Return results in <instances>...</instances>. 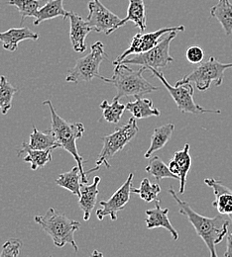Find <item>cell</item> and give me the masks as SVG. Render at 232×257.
Segmentation results:
<instances>
[{
    "label": "cell",
    "mask_w": 232,
    "mask_h": 257,
    "mask_svg": "<svg viewBox=\"0 0 232 257\" xmlns=\"http://www.w3.org/2000/svg\"><path fill=\"white\" fill-rule=\"evenodd\" d=\"M169 193L175 199L179 206L180 214L187 217L189 222L193 225L199 237L204 241L209 255L217 257L215 249L216 244L220 243L224 236L228 233V226L230 225L229 217L220 215L214 218H207L198 214L186 201L181 200L173 188L169 189Z\"/></svg>",
    "instance_id": "6da1fadb"
},
{
    "label": "cell",
    "mask_w": 232,
    "mask_h": 257,
    "mask_svg": "<svg viewBox=\"0 0 232 257\" xmlns=\"http://www.w3.org/2000/svg\"><path fill=\"white\" fill-rule=\"evenodd\" d=\"M44 105L48 106L51 112V119H52V126H51V133L54 135L57 143L60 147L66 150L68 154H70L75 161L78 162V166L81 171L82 175V182L83 184L89 183L88 174L84 169V162L85 159L79 155L76 141L80 140L86 128L82 123H69L63 119L56 111L55 107L51 100H46L43 102Z\"/></svg>",
    "instance_id": "7a4b0ae2"
},
{
    "label": "cell",
    "mask_w": 232,
    "mask_h": 257,
    "mask_svg": "<svg viewBox=\"0 0 232 257\" xmlns=\"http://www.w3.org/2000/svg\"><path fill=\"white\" fill-rule=\"evenodd\" d=\"M146 69L140 67L134 70L128 64H118L115 65L113 76L111 78L103 77V81L111 83L116 88L115 99L122 97H142L158 89L157 86L152 85L142 75Z\"/></svg>",
    "instance_id": "3957f363"
},
{
    "label": "cell",
    "mask_w": 232,
    "mask_h": 257,
    "mask_svg": "<svg viewBox=\"0 0 232 257\" xmlns=\"http://www.w3.org/2000/svg\"><path fill=\"white\" fill-rule=\"evenodd\" d=\"M34 220L52 237L57 247L70 244L75 252L79 251V246L74 240V232L81 227L80 222L67 218L65 214L54 208H50L43 216H36Z\"/></svg>",
    "instance_id": "277c9868"
},
{
    "label": "cell",
    "mask_w": 232,
    "mask_h": 257,
    "mask_svg": "<svg viewBox=\"0 0 232 257\" xmlns=\"http://www.w3.org/2000/svg\"><path fill=\"white\" fill-rule=\"evenodd\" d=\"M138 131L139 128L137 126L136 120L132 117L126 124L122 125L119 128H115V131L112 134L102 137L101 141L103 143V147L100 152L99 159L96 162L97 165L96 167L90 169L87 172V174L100 170L102 165L109 168V160L112 159L118 152L123 150L131 142V140L137 135Z\"/></svg>",
    "instance_id": "5b68a950"
},
{
    "label": "cell",
    "mask_w": 232,
    "mask_h": 257,
    "mask_svg": "<svg viewBox=\"0 0 232 257\" xmlns=\"http://www.w3.org/2000/svg\"><path fill=\"white\" fill-rule=\"evenodd\" d=\"M108 56L104 52V45L98 41L91 47V53L76 61L74 66L67 71L66 81L70 83L91 82L94 78L103 79L100 75V66Z\"/></svg>",
    "instance_id": "8992f818"
},
{
    "label": "cell",
    "mask_w": 232,
    "mask_h": 257,
    "mask_svg": "<svg viewBox=\"0 0 232 257\" xmlns=\"http://www.w3.org/2000/svg\"><path fill=\"white\" fill-rule=\"evenodd\" d=\"M232 68V64H222L215 58L211 57L208 61L201 63L195 70L177 81L176 84L195 83L199 91H206L210 88L212 82L220 86L223 82L224 71Z\"/></svg>",
    "instance_id": "52a82bcc"
},
{
    "label": "cell",
    "mask_w": 232,
    "mask_h": 257,
    "mask_svg": "<svg viewBox=\"0 0 232 257\" xmlns=\"http://www.w3.org/2000/svg\"><path fill=\"white\" fill-rule=\"evenodd\" d=\"M149 70L152 71L153 75L160 79V81L163 83V85L167 88L169 91L170 95L174 99V101L177 104L178 109L182 113H191V114H204V113H213V114H220V110H213V109H206L199 104L196 103L195 101V89L192 85V83L187 82L183 84H176L175 86L171 85L166 77L164 76V73L159 71L158 69L155 68H150Z\"/></svg>",
    "instance_id": "ba28073f"
},
{
    "label": "cell",
    "mask_w": 232,
    "mask_h": 257,
    "mask_svg": "<svg viewBox=\"0 0 232 257\" xmlns=\"http://www.w3.org/2000/svg\"><path fill=\"white\" fill-rule=\"evenodd\" d=\"M177 31L169 33L164 37L157 46L148 52L131 55L124 59L120 64H133L144 67L146 70L150 68H162L166 67L170 63L174 62V58L170 55L171 42L177 37Z\"/></svg>",
    "instance_id": "9c48e42d"
},
{
    "label": "cell",
    "mask_w": 232,
    "mask_h": 257,
    "mask_svg": "<svg viewBox=\"0 0 232 257\" xmlns=\"http://www.w3.org/2000/svg\"><path fill=\"white\" fill-rule=\"evenodd\" d=\"M177 31V32H184L185 31V26H177V27H167V28H162L154 32L145 33L141 32L136 34L131 40L130 46L127 50H125L121 56H119L114 62L113 64H120L124 59L131 55H138L142 54L145 52L150 51L153 49L155 46L158 45L160 42L159 40L164 37L166 34Z\"/></svg>",
    "instance_id": "30bf717a"
},
{
    "label": "cell",
    "mask_w": 232,
    "mask_h": 257,
    "mask_svg": "<svg viewBox=\"0 0 232 257\" xmlns=\"http://www.w3.org/2000/svg\"><path fill=\"white\" fill-rule=\"evenodd\" d=\"M87 21L96 32L108 36L121 27L122 19L108 10L100 0H92L89 2Z\"/></svg>",
    "instance_id": "8fae6325"
},
{
    "label": "cell",
    "mask_w": 232,
    "mask_h": 257,
    "mask_svg": "<svg viewBox=\"0 0 232 257\" xmlns=\"http://www.w3.org/2000/svg\"><path fill=\"white\" fill-rule=\"evenodd\" d=\"M134 174L130 173L123 185L114 193L107 201H100V209L97 211V217L102 221L105 217L109 216L112 221L117 220V213L124 209L130 199L131 187Z\"/></svg>",
    "instance_id": "7c38bea8"
},
{
    "label": "cell",
    "mask_w": 232,
    "mask_h": 257,
    "mask_svg": "<svg viewBox=\"0 0 232 257\" xmlns=\"http://www.w3.org/2000/svg\"><path fill=\"white\" fill-rule=\"evenodd\" d=\"M69 40L72 48L76 53H85L87 51L86 39L94 29L88 21L73 11L69 12Z\"/></svg>",
    "instance_id": "4fadbf2b"
},
{
    "label": "cell",
    "mask_w": 232,
    "mask_h": 257,
    "mask_svg": "<svg viewBox=\"0 0 232 257\" xmlns=\"http://www.w3.org/2000/svg\"><path fill=\"white\" fill-rule=\"evenodd\" d=\"M204 183L211 187L214 193V201L212 203L213 207L218 211L220 215L229 217L232 223V191L220 180L213 178L204 179Z\"/></svg>",
    "instance_id": "5bb4252c"
},
{
    "label": "cell",
    "mask_w": 232,
    "mask_h": 257,
    "mask_svg": "<svg viewBox=\"0 0 232 257\" xmlns=\"http://www.w3.org/2000/svg\"><path fill=\"white\" fill-rule=\"evenodd\" d=\"M168 213H169L168 208H161L160 200L159 199L155 200V208L146 211V215H147V219L145 221L146 226L148 229L163 227L171 233L172 238L175 241H177L179 239V233L171 224L168 217Z\"/></svg>",
    "instance_id": "9a60e30c"
},
{
    "label": "cell",
    "mask_w": 232,
    "mask_h": 257,
    "mask_svg": "<svg viewBox=\"0 0 232 257\" xmlns=\"http://www.w3.org/2000/svg\"><path fill=\"white\" fill-rule=\"evenodd\" d=\"M39 37L38 33L33 32L27 27L10 28L5 32L0 33V43H2L3 49L13 53L17 50L20 42L25 40L37 41Z\"/></svg>",
    "instance_id": "2e32d148"
},
{
    "label": "cell",
    "mask_w": 232,
    "mask_h": 257,
    "mask_svg": "<svg viewBox=\"0 0 232 257\" xmlns=\"http://www.w3.org/2000/svg\"><path fill=\"white\" fill-rule=\"evenodd\" d=\"M100 177L96 176L94 178V183L92 185L83 184L81 188V197L79 198V206L84 212V220L89 221L93 211L95 210L98 196L100 194L99 184Z\"/></svg>",
    "instance_id": "e0dca14e"
},
{
    "label": "cell",
    "mask_w": 232,
    "mask_h": 257,
    "mask_svg": "<svg viewBox=\"0 0 232 257\" xmlns=\"http://www.w3.org/2000/svg\"><path fill=\"white\" fill-rule=\"evenodd\" d=\"M70 11L64 8V0H49L43 7H41L34 17V25H39L44 21L54 19L56 17L68 18Z\"/></svg>",
    "instance_id": "ac0fdd59"
},
{
    "label": "cell",
    "mask_w": 232,
    "mask_h": 257,
    "mask_svg": "<svg viewBox=\"0 0 232 257\" xmlns=\"http://www.w3.org/2000/svg\"><path fill=\"white\" fill-rule=\"evenodd\" d=\"M52 150L48 151H39V150H33L30 148L29 144L23 142L21 150L18 151V157H21L23 154H26L27 156L23 159V161L26 163L31 164V169L37 170L38 168L44 167L47 163L51 162L53 160L52 157Z\"/></svg>",
    "instance_id": "d6986e66"
},
{
    "label": "cell",
    "mask_w": 232,
    "mask_h": 257,
    "mask_svg": "<svg viewBox=\"0 0 232 257\" xmlns=\"http://www.w3.org/2000/svg\"><path fill=\"white\" fill-rule=\"evenodd\" d=\"M136 100L126 104V110L129 111L135 119H146L150 117H159L160 110L154 107L151 99L136 97Z\"/></svg>",
    "instance_id": "ffe728a7"
},
{
    "label": "cell",
    "mask_w": 232,
    "mask_h": 257,
    "mask_svg": "<svg viewBox=\"0 0 232 257\" xmlns=\"http://www.w3.org/2000/svg\"><path fill=\"white\" fill-rule=\"evenodd\" d=\"M131 21L141 32H145L147 29V15L144 0H129V6L127 10V15L121 21V27L127 22Z\"/></svg>",
    "instance_id": "44dd1931"
},
{
    "label": "cell",
    "mask_w": 232,
    "mask_h": 257,
    "mask_svg": "<svg viewBox=\"0 0 232 257\" xmlns=\"http://www.w3.org/2000/svg\"><path fill=\"white\" fill-rule=\"evenodd\" d=\"M174 130H175V125L173 123H168L166 125L154 128V132L151 138L150 147L148 151L145 153L144 157L146 159H149L154 153L162 150L168 144V142L171 140Z\"/></svg>",
    "instance_id": "7402d4cb"
},
{
    "label": "cell",
    "mask_w": 232,
    "mask_h": 257,
    "mask_svg": "<svg viewBox=\"0 0 232 257\" xmlns=\"http://www.w3.org/2000/svg\"><path fill=\"white\" fill-rule=\"evenodd\" d=\"M191 147L189 144H186L184 149L182 151H178L174 154L173 160L176 161L180 168V189L179 193L184 194L186 183H187V177L189 172L191 171L192 165H193V159L190 153Z\"/></svg>",
    "instance_id": "603a6c76"
},
{
    "label": "cell",
    "mask_w": 232,
    "mask_h": 257,
    "mask_svg": "<svg viewBox=\"0 0 232 257\" xmlns=\"http://www.w3.org/2000/svg\"><path fill=\"white\" fill-rule=\"evenodd\" d=\"M210 16L221 24L226 36L231 35L232 3L229 0H218L217 3L211 7Z\"/></svg>",
    "instance_id": "cb8c5ba5"
},
{
    "label": "cell",
    "mask_w": 232,
    "mask_h": 257,
    "mask_svg": "<svg viewBox=\"0 0 232 257\" xmlns=\"http://www.w3.org/2000/svg\"><path fill=\"white\" fill-rule=\"evenodd\" d=\"M56 184L68 190L73 195H76L79 198L81 197V188L83 185L82 175L79 166L72 167L69 171L66 173L60 174L59 177L55 180Z\"/></svg>",
    "instance_id": "d4e9b609"
},
{
    "label": "cell",
    "mask_w": 232,
    "mask_h": 257,
    "mask_svg": "<svg viewBox=\"0 0 232 257\" xmlns=\"http://www.w3.org/2000/svg\"><path fill=\"white\" fill-rule=\"evenodd\" d=\"M29 146L31 149L39 151H55L61 148L51 131H49L48 133H42L41 131L37 130L36 127H33V131L30 135Z\"/></svg>",
    "instance_id": "484cf974"
},
{
    "label": "cell",
    "mask_w": 232,
    "mask_h": 257,
    "mask_svg": "<svg viewBox=\"0 0 232 257\" xmlns=\"http://www.w3.org/2000/svg\"><path fill=\"white\" fill-rule=\"evenodd\" d=\"M103 112V119L111 124H117L126 110V105L119 103V99L113 98L111 104L107 100H103L100 106Z\"/></svg>",
    "instance_id": "4316f807"
},
{
    "label": "cell",
    "mask_w": 232,
    "mask_h": 257,
    "mask_svg": "<svg viewBox=\"0 0 232 257\" xmlns=\"http://www.w3.org/2000/svg\"><path fill=\"white\" fill-rule=\"evenodd\" d=\"M18 88L13 86L4 75L0 76V111L6 115L12 107L13 97L17 93Z\"/></svg>",
    "instance_id": "83f0119b"
},
{
    "label": "cell",
    "mask_w": 232,
    "mask_h": 257,
    "mask_svg": "<svg viewBox=\"0 0 232 257\" xmlns=\"http://www.w3.org/2000/svg\"><path fill=\"white\" fill-rule=\"evenodd\" d=\"M145 170L147 173L154 176L157 180H162L164 178L179 179L177 175L171 172L169 166L159 157H154L153 159H151Z\"/></svg>",
    "instance_id": "f1b7e54d"
},
{
    "label": "cell",
    "mask_w": 232,
    "mask_h": 257,
    "mask_svg": "<svg viewBox=\"0 0 232 257\" xmlns=\"http://www.w3.org/2000/svg\"><path fill=\"white\" fill-rule=\"evenodd\" d=\"M131 193H136L146 203H151L158 199V195L161 193L159 184H152L148 178H144L141 181L139 188L131 187Z\"/></svg>",
    "instance_id": "f546056e"
},
{
    "label": "cell",
    "mask_w": 232,
    "mask_h": 257,
    "mask_svg": "<svg viewBox=\"0 0 232 257\" xmlns=\"http://www.w3.org/2000/svg\"><path fill=\"white\" fill-rule=\"evenodd\" d=\"M7 4L15 6L18 9L21 15L20 24H23L27 17L34 18L40 9L39 0H9Z\"/></svg>",
    "instance_id": "4dcf8cb0"
},
{
    "label": "cell",
    "mask_w": 232,
    "mask_h": 257,
    "mask_svg": "<svg viewBox=\"0 0 232 257\" xmlns=\"http://www.w3.org/2000/svg\"><path fill=\"white\" fill-rule=\"evenodd\" d=\"M22 242L18 238L8 239L2 246L0 257H16L20 255Z\"/></svg>",
    "instance_id": "1f68e13d"
},
{
    "label": "cell",
    "mask_w": 232,
    "mask_h": 257,
    "mask_svg": "<svg viewBox=\"0 0 232 257\" xmlns=\"http://www.w3.org/2000/svg\"><path fill=\"white\" fill-rule=\"evenodd\" d=\"M186 58L191 64H200L204 59V52L200 47L192 46L187 50Z\"/></svg>",
    "instance_id": "d6a6232c"
},
{
    "label": "cell",
    "mask_w": 232,
    "mask_h": 257,
    "mask_svg": "<svg viewBox=\"0 0 232 257\" xmlns=\"http://www.w3.org/2000/svg\"><path fill=\"white\" fill-rule=\"evenodd\" d=\"M168 166H169V168H170L171 172H172V173H174L175 175H177V176L179 177V179H180V168H179L178 163L172 159V160L170 161V162H169Z\"/></svg>",
    "instance_id": "836d02e7"
},
{
    "label": "cell",
    "mask_w": 232,
    "mask_h": 257,
    "mask_svg": "<svg viewBox=\"0 0 232 257\" xmlns=\"http://www.w3.org/2000/svg\"><path fill=\"white\" fill-rule=\"evenodd\" d=\"M224 257H232V232L227 235L226 241V251L224 252Z\"/></svg>",
    "instance_id": "e575fe53"
},
{
    "label": "cell",
    "mask_w": 232,
    "mask_h": 257,
    "mask_svg": "<svg viewBox=\"0 0 232 257\" xmlns=\"http://www.w3.org/2000/svg\"><path fill=\"white\" fill-rule=\"evenodd\" d=\"M39 1H40V0H39ZM48 1H49V0H48Z\"/></svg>",
    "instance_id": "d590c367"
}]
</instances>
